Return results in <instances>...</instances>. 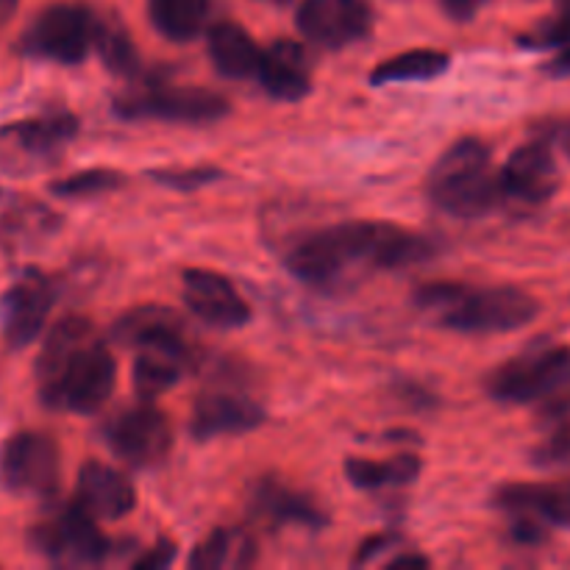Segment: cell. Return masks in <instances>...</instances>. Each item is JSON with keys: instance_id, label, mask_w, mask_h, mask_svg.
I'll use <instances>...</instances> for the list:
<instances>
[{"instance_id": "6da1fadb", "label": "cell", "mask_w": 570, "mask_h": 570, "mask_svg": "<svg viewBox=\"0 0 570 570\" xmlns=\"http://www.w3.org/2000/svg\"><path fill=\"white\" fill-rule=\"evenodd\" d=\"M432 256V239L399 223L345 220L295 239L284 262L309 287L337 289L365 273L404 271Z\"/></svg>"}, {"instance_id": "7a4b0ae2", "label": "cell", "mask_w": 570, "mask_h": 570, "mask_svg": "<svg viewBox=\"0 0 570 570\" xmlns=\"http://www.w3.org/2000/svg\"><path fill=\"white\" fill-rule=\"evenodd\" d=\"M39 399L53 410L92 415L111 399L117 362L87 317L70 315L45 337L37 360Z\"/></svg>"}, {"instance_id": "3957f363", "label": "cell", "mask_w": 570, "mask_h": 570, "mask_svg": "<svg viewBox=\"0 0 570 570\" xmlns=\"http://www.w3.org/2000/svg\"><path fill=\"white\" fill-rule=\"evenodd\" d=\"M412 304L443 328L462 334L518 332L540 315L538 298L515 284L476 287L465 282H429L415 289Z\"/></svg>"}, {"instance_id": "277c9868", "label": "cell", "mask_w": 570, "mask_h": 570, "mask_svg": "<svg viewBox=\"0 0 570 570\" xmlns=\"http://www.w3.org/2000/svg\"><path fill=\"white\" fill-rule=\"evenodd\" d=\"M426 193L440 212L451 217H484L501 206L499 173H493V154L476 137L451 145L429 170Z\"/></svg>"}, {"instance_id": "5b68a950", "label": "cell", "mask_w": 570, "mask_h": 570, "mask_svg": "<svg viewBox=\"0 0 570 570\" xmlns=\"http://www.w3.org/2000/svg\"><path fill=\"white\" fill-rule=\"evenodd\" d=\"M484 387L504 404H532L543 415L566 417L570 412V348L532 345L495 367Z\"/></svg>"}, {"instance_id": "8992f818", "label": "cell", "mask_w": 570, "mask_h": 570, "mask_svg": "<svg viewBox=\"0 0 570 570\" xmlns=\"http://www.w3.org/2000/svg\"><path fill=\"white\" fill-rule=\"evenodd\" d=\"M98 518L89 515L81 504H70L56 515L45 518L31 529L28 543L33 551L61 568L104 566L111 554V540L95 527Z\"/></svg>"}, {"instance_id": "52a82bcc", "label": "cell", "mask_w": 570, "mask_h": 570, "mask_svg": "<svg viewBox=\"0 0 570 570\" xmlns=\"http://www.w3.org/2000/svg\"><path fill=\"white\" fill-rule=\"evenodd\" d=\"M98 26L100 17L89 6L72 0L53 3L39 11L37 20L28 26L22 37V53L59 65H78L95 48Z\"/></svg>"}, {"instance_id": "ba28073f", "label": "cell", "mask_w": 570, "mask_h": 570, "mask_svg": "<svg viewBox=\"0 0 570 570\" xmlns=\"http://www.w3.org/2000/svg\"><path fill=\"white\" fill-rule=\"evenodd\" d=\"M115 111L126 120H165L204 126L228 115V100L204 87L145 83L128 95H117Z\"/></svg>"}, {"instance_id": "9c48e42d", "label": "cell", "mask_w": 570, "mask_h": 570, "mask_svg": "<svg viewBox=\"0 0 570 570\" xmlns=\"http://www.w3.org/2000/svg\"><path fill=\"white\" fill-rule=\"evenodd\" d=\"M76 134L78 120L70 111H45L28 120L6 122L0 128V167H6V173L42 170L65 154Z\"/></svg>"}, {"instance_id": "30bf717a", "label": "cell", "mask_w": 570, "mask_h": 570, "mask_svg": "<svg viewBox=\"0 0 570 570\" xmlns=\"http://www.w3.org/2000/svg\"><path fill=\"white\" fill-rule=\"evenodd\" d=\"M515 543L538 546L551 527H570V484H504L495 493Z\"/></svg>"}, {"instance_id": "8fae6325", "label": "cell", "mask_w": 570, "mask_h": 570, "mask_svg": "<svg viewBox=\"0 0 570 570\" xmlns=\"http://www.w3.org/2000/svg\"><path fill=\"white\" fill-rule=\"evenodd\" d=\"M61 456L53 438L42 432H17L0 449V482L26 499H50L59 488Z\"/></svg>"}, {"instance_id": "7c38bea8", "label": "cell", "mask_w": 570, "mask_h": 570, "mask_svg": "<svg viewBox=\"0 0 570 570\" xmlns=\"http://www.w3.org/2000/svg\"><path fill=\"white\" fill-rule=\"evenodd\" d=\"M104 440L111 454L120 456L131 468H159L170 456L173 426L165 412L142 401L137 406L120 410L104 426Z\"/></svg>"}, {"instance_id": "4fadbf2b", "label": "cell", "mask_w": 570, "mask_h": 570, "mask_svg": "<svg viewBox=\"0 0 570 570\" xmlns=\"http://www.w3.org/2000/svg\"><path fill=\"white\" fill-rule=\"evenodd\" d=\"M560 187V170H557L551 145L543 139L521 145L507 159L499 173L501 204L512 212H534L549 204Z\"/></svg>"}, {"instance_id": "5bb4252c", "label": "cell", "mask_w": 570, "mask_h": 570, "mask_svg": "<svg viewBox=\"0 0 570 570\" xmlns=\"http://www.w3.org/2000/svg\"><path fill=\"white\" fill-rule=\"evenodd\" d=\"M56 289L45 273L37 267H26L6 289L0 301V323H3V337L11 348H26L42 334L53 309Z\"/></svg>"}, {"instance_id": "9a60e30c", "label": "cell", "mask_w": 570, "mask_h": 570, "mask_svg": "<svg viewBox=\"0 0 570 570\" xmlns=\"http://www.w3.org/2000/svg\"><path fill=\"white\" fill-rule=\"evenodd\" d=\"M295 22L312 45L340 50L371 33L373 9L367 0H304Z\"/></svg>"}, {"instance_id": "2e32d148", "label": "cell", "mask_w": 570, "mask_h": 570, "mask_svg": "<svg viewBox=\"0 0 570 570\" xmlns=\"http://www.w3.org/2000/svg\"><path fill=\"white\" fill-rule=\"evenodd\" d=\"M184 304L198 321L215 328H239L250 321L248 301L239 295L232 278L217 271L189 267L181 276Z\"/></svg>"}, {"instance_id": "e0dca14e", "label": "cell", "mask_w": 570, "mask_h": 570, "mask_svg": "<svg viewBox=\"0 0 570 570\" xmlns=\"http://www.w3.org/2000/svg\"><path fill=\"white\" fill-rule=\"evenodd\" d=\"M265 406L234 390H206L189 415V434L195 440H215L226 434L254 432L265 423Z\"/></svg>"}, {"instance_id": "ac0fdd59", "label": "cell", "mask_w": 570, "mask_h": 570, "mask_svg": "<svg viewBox=\"0 0 570 570\" xmlns=\"http://www.w3.org/2000/svg\"><path fill=\"white\" fill-rule=\"evenodd\" d=\"M61 228V217L42 200L0 189V245L11 254L33 250Z\"/></svg>"}, {"instance_id": "d6986e66", "label": "cell", "mask_w": 570, "mask_h": 570, "mask_svg": "<svg viewBox=\"0 0 570 570\" xmlns=\"http://www.w3.org/2000/svg\"><path fill=\"white\" fill-rule=\"evenodd\" d=\"M76 501L98 521H120L137 507V488L117 468L89 460L78 471Z\"/></svg>"}, {"instance_id": "ffe728a7", "label": "cell", "mask_w": 570, "mask_h": 570, "mask_svg": "<svg viewBox=\"0 0 570 570\" xmlns=\"http://www.w3.org/2000/svg\"><path fill=\"white\" fill-rule=\"evenodd\" d=\"M195 365L193 345L187 337L156 340V343L137 348V362H134V390L142 401L159 399L161 393L178 384L184 373Z\"/></svg>"}, {"instance_id": "44dd1931", "label": "cell", "mask_w": 570, "mask_h": 570, "mask_svg": "<svg viewBox=\"0 0 570 570\" xmlns=\"http://www.w3.org/2000/svg\"><path fill=\"white\" fill-rule=\"evenodd\" d=\"M248 507L262 523H267V527H326V512H323L309 495L289 488L282 479H259V482L254 484V490H250Z\"/></svg>"}, {"instance_id": "7402d4cb", "label": "cell", "mask_w": 570, "mask_h": 570, "mask_svg": "<svg viewBox=\"0 0 570 570\" xmlns=\"http://www.w3.org/2000/svg\"><path fill=\"white\" fill-rule=\"evenodd\" d=\"M256 78L265 92L276 100L295 104V100L306 98L312 92V65L304 45H298L295 39H276L271 48L262 50Z\"/></svg>"}, {"instance_id": "603a6c76", "label": "cell", "mask_w": 570, "mask_h": 570, "mask_svg": "<svg viewBox=\"0 0 570 570\" xmlns=\"http://www.w3.org/2000/svg\"><path fill=\"white\" fill-rule=\"evenodd\" d=\"M256 540L243 527H217L209 538L200 540L189 554V568L195 570H243L256 562Z\"/></svg>"}, {"instance_id": "cb8c5ba5", "label": "cell", "mask_w": 570, "mask_h": 570, "mask_svg": "<svg viewBox=\"0 0 570 570\" xmlns=\"http://www.w3.org/2000/svg\"><path fill=\"white\" fill-rule=\"evenodd\" d=\"M111 337L115 343L126 345V348H142V345L156 343V340H173V337H187L184 332V321L161 304H145L134 306L126 315H120L111 326Z\"/></svg>"}, {"instance_id": "d4e9b609", "label": "cell", "mask_w": 570, "mask_h": 570, "mask_svg": "<svg viewBox=\"0 0 570 570\" xmlns=\"http://www.w3.org/2000/svg\"><path fill=\"white\" fill-rule=\"evenodd\" d=\"M212 65L226 78L256 76L262 61V48L237 22H217L209 31Z\"/></svg>"}, {"instance_id": "484cf974", "label": "cell", "mask_w": 570, "mask_h": 570, "mask_svg": "<svg viewBox=\"0 0 570 570\" xmlns=\"http://www.w3.org/2000/svg\"><path fill=\"white\" fill-rule=\"evenodd\" d=\"M212 0H148V17L161 37L189 42L198 37L209 17Z\"/></svg>"}, {"instance_id": "4316f807", "label": "cell", "mask_w": 570, "mask_h": 570, "mask_svg": "<svg viewBox=\"0 0 570 570\" xmlns=\"http://www.w3.org/2000/svg\"><path fill=\"white\" fill-rule=\"evenodd\" d=\"M451 65V56L443 50L417 48L404 50L399 56H390L382 65L373 67L371 83L373 87H384V83L399 81H432V78L443 76Z\"/></svg>"}, {"instance_id": "83f0119b", "label": "cell", "mask_w": 570, "mask_h": 570, "mask_svg": "<svg viewBox=\"0 0 570 570\" xmlns=\"http://www.w3.org/2000/svg\"><path fill=\"white\" fill-rule=\"evenodd\" d=\"M417 473H421V460L415 454H399L384 462L360 460V456L345 460V476L360 490L404 488V484L415 482Z\"/></svg>"}, {"instance_id": "f1b7e54d", "label": "cell", "mask_w": 570, "mask_h": 570, "mask_svg": "<svg viewBox=\"0 0 570 570\" xmlns=\"http://www.w3.org/2000/svg\"><path fill=\"white\" fill-rule=\"evenodd\" d=\"M95 48L115 76H134L139 70L137 48H134L126 26L117 17H100Z\"/></svg>"}, {"instance_id": "f546056e", "label": "cell", "mask_w": 570, "mask_h": 570, "mask_svg": "<svg viewBox=\"0 0 570 570\" xmlns=\"http://www.w3.org/2000/svg\"><path fill=\"white\" fill-rule=\"evenodd\" d=\"M122 184V176L109 167H92V170H81L76 176L59 178V181L50 184V193L59 195V198H95V195H106L111 189H117Z\"/></svg>"}, {"instance_id": "4dcf8cb0", "label": "cell", "mask_w": 570, "mask_h": 570, "mask_svg": "<svg viewBox=\"0 0 570 570\" xmlns=\"http://www.w3.org/2000/svg\"><path fill=\"white\" fill-rule=\"evenodd\" d=\"M523 45L534 50H566L570 48V0H560V14L540 26L538 31L523 37Z\"/></svg>"}, {"instance_id": "1f68e13d", "label": "cell", "mask_w": 570, "mask_h": 570, "mask_svg": "<svg viewBox=\"0 0 570 570\" xmlns=\"http://www.w3.org/2000/svg\"><path fill=\"white\" fill-rule=\"evenodd\" d=\"M223 173L217 167H165V170H154L150 178H156L159 184L173 189H181V193H193V189L206 187V184L217 181Z\"/></svg>"}, {"instance_id": "d6a6232c", "label": "cell", "mask_w": 570, "mask_h": 570, "mask_svg": "<svg viewBox=\"0 0 570 570\" xmlns=\"http://www.w3.org/2000/svg\"><path fill=\"white\" fill-rule=\"evenodd\" d=\"M540 465H557V462H568L570 460V426L562 423V426L554 429L549 440L534 451Z\"/></svg>"}, {"instance_id": "836d02e7", "label": "cell", "mask_w": 570, "mask_h": 570, "mask_svg": "<svg viewBox=\"0 0 570 570\" xmlns=\"http://www.w3.org/2000/svg\"><path fill=\"white\" fill-rule=\"evenodd\" d=\"M173 557H176V546H173L170 540H159L154 549H148L142 557H137L131 566L137 570H159V568L170 566Z\"/></svg>"}, {"instance_id": "e575fe53", "label": "cell", "mask_w": 570, "mask_h": 570, "mask_svg": "<svg viewBox=\"0 0 570 570\" xmlns=\"http://www.w3.org/2000/svg\"><path fill=\"white\" fill-rule=\"evenodd\" d=\"M488 3H493V0H440L445 14L456 22L473 20V17H476Z\"/></svg>"}, {"instance_id": "d590c367", "label": "cell", "mask_w": 570, "mask_h": 570, "mask_svg": "<svg viewBox=\"0 0 570 570\" xmlns=\"http://www.w3.org/2000/svg\"><path fill=\"white\" fill-rule=\"evenodd\" d=\"M387 568L399 570V568H429V560L423 554H415V551H406V554L393 557L387 560Z\"/></svg>"}, {"instance_id": "8d00e7d4", "label": "cell", "mask_w": 570, "mask_h": 570, "mask_svg": "<svg viewBox=\"0 0 570 570\" xmlns=\"http://www.w3.org/2000/svg\"><path fill=\"white\" fill-rule=\"evenodd\" d=\"M549 70L554 72V76H570V48L557 50V56H554V61L549 65Z\"/></svg>"}, {"instance_id": "74e56055", "label": "cell", "mask_w": 570, "mask_h": 570, "mask_svg": "<svg viewBox=\"0 0 570 570\" xmlns=\"http://www.w3.org/2000/svg\"><path fill=\"white\" fill-rule=\"evenodd\" d=\"M14 9H17V0H0V26L14 14Z\"/></svg>"}, {"instance_id": "f35d334b", "label": "cell", "mask_w": 570, "mask_h": 570, "mask_svg": "<svg viewBox=\"0 0 570 570\" xmlns=\"http://www.w3.org/2000/svg\"><path fill=\"white\" fill-rule=\"evenodd\" d=\"M562 148H566V154L570 156V128L566 134H562Z\"/></svg>"}, {"instance_id": "ab89813d", "label": "cell", "mask_w": 570, "mask_h": 570, "mask_svg": "<svg viewBox=\"0 0 570 570\" xmlns=\"http://www.w3.org/2000/svg\"><path fill=\"white\" fill-rule=\"evenodd\" d=\"M267 3H284V0H267Z\"/></svg>"}]
</instances>
